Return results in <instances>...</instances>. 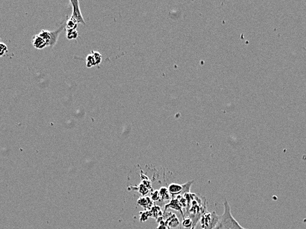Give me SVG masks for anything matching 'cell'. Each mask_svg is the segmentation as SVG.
<instances>
[{
	"label": "cell",
	"mask_w": 306,
	"mask_h": 229,
	"mask_svg": "<svg viewBox=\"0 0 306 229\" xmlns=\"http://www.w3.org/2000/svg\"><path fill=\"white\" fill-rule=\"evenodd\" d=\"M219 218L220 216H218L215 211L204 213L200 218V223L203 229H214L218 224Z\"/></svg>",
	"instance_id": "cell-2"
},
{
	"label": "cell",
	"mask_w": 306,
	"mask_h": 229,
	"mask_svg": "<svg viewBox=\"0 0 306 229\" xmlns=\"http://www.w3.org/2000/svg\"><path fill=\"white\" fill-rule=\"evenodd\" d=\"M192 182H189L186 183V184H175V183H172V184H170L168 186V192L170 193V194L173 196H176L179 195L180 193H186L188 192L190 190V188L191 187V184H192Z\"/></svg>",
	"instance_id": "cell-4"
},
{
	"label": "cell",
	"mask_w": 306,
	"mask_h": 229,
	"mask_svg": "<svg viewBox=\"0 0 306 229\" xmlns=\"http://www.w3.org/2000/svg\"><path fill=\"white\" fill-rule=\"evenodd\" d=\"M224 211L214 229H247L239 225L231 213V208L226 200L224 201Z\"/></svg>",
	"instance_id": "cell-1"
},
{
	"label": "cell",
	"mask_w": 306,
	"mask_h": 229,
	"mask_svg": "<svg viewBox=\"0 0 306 229\" xmlns=\"http://www.w3.org/2000/svg\"><path fill=\"white\" fill-rule=\"evenodd\" d=\"M191 224H192V222H191V220L190 219V218H187V219L183 220V225L185 227H190L191 225Z\"/></svg>",
	"instance_id": "cell-7"
},
{
	"label": "cell",
	"mask_w": 306,
	"mask_h": 229,
	"mask_svg": "<svg viewBox=\"0 0 306 229\" xmlns=\"http://www.w3.org/2000/svg\"><path fill=\"white\" fill-rule=\"evenodd\" d=\"M65 25H62L61 26L58 30H56L55 31H42L38 35L39 36L42 38L44 41L46 43L47 46H53L54 44L57 42L58 38L59 37V34L62 32V30L63 29Z\"/></svg>",
	"instance_id": "cell-3"
},
{
	"label": "cell",
	"mask_w": 306,
	"mask_h": 229,
	"mask_svg": "<svg viewBox=\"0 0 306 229\" xmlns=\"http://www.w3.org/2000/svg\"><path fill=\"white\" fill-rule=\"evenodd\" d=\"M33 44L37 48H43L46 45V43L44 41V40L40 37L39 35L35 36L33 38Z\"/></svg>",
	"instance_id": "cell-6"
},
{
	"label": "cell",
	"mask_w": 306,
	"mask_h": 229,
	"mask_svg": "<svg viewBox=\"0 0 306 229\" xmlns=\"http://www.w3.org/2000/svg\"><path fill=\"white\" fill-rule=\"evenodd\" d=\"M71 3L73 6V13L71 19V21H73L75 23H81L85 24V22L79 9V1H77V0H75V1L71 0Z\"/></svg>",
	"instance_id": "cell-5"
}]
</instances>
